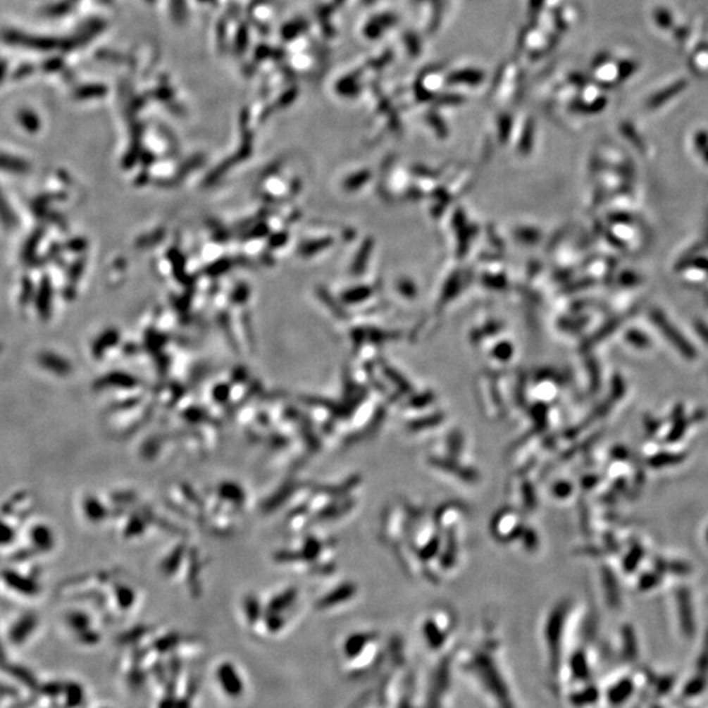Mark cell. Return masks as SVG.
I'll return each mask as SVG.
<instances>
[{"label":"cell","instance_id":"obj_1","mask_svg":"<svg viewBox=\"0 0 708 708\" xmlns=\"http://www.w3.org/2000/svg\"><path fill=\"white\" fill-rule=\"evenodd\" d=\"M653 319H654V321H657V323L660 324L662 332H664L666 336H669V337H671V340L673 341L674 344H677V347H680L681 350H682L685 354H688L689 357L690 356H693V354H694V352H693V349L690 348L689 344H686L685 340H682V339H681L680 333H678V332L676 333V330L671 328V324H669L668 321L665 323L664 318L661 316L660 313H654V315H653Z\"/></svg>","mask_w":708,"mask_h":708}]
</instances>
